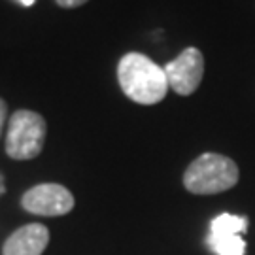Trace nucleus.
Listing matches in <instances>:
<instances>
[{
	"label": "nucleus",
	"instance_id": "obj_1",
	"mask_svg": "<svg viewBox=\"0 0 255 255\" xmlns=\"http://www.w3.org/2000/svg\"><path fill=\"white\" fill-rule=\"evenodd\" d=\"M118 82L130 101L144 106L161 102L168 93V80L163 66L136 51L121 57L118 64Z\"/></svg>",
	"mask_w": 255,
	"mask_h": 255
},
{
	"label": "nucleus",
	"instance_id": "obj_2",
	"mask_svg": "<svg viewBox=\"0 0 255 255\" xmlns=\"http://www.w3.org/2000/svg\"><path fill=\"white\" fill-rule=\"evenodd\" d=\"M237 163L221 153H202L183 172V187L193 195H218L238 183Z\"/></svg>",
	"mask_w": 255,
	"mask_h": 255
},
{
	"label": "nucleus",
	"instance_id": "obj_3",
	"mask_svg": "<svg viewBox=\"0 0 255 255\" xmlns=\"http://www.w3.org/2000/svg\"><path fill=\"white\" fill-rule=\"evenodd\" d=\"M46 119L32 110H17L8 121L6 153L13 161H28L42 153L46 142Z\"/></svg>",
	"mask_w": 255,
	"mask_h": 255
},
{
	"label": "nucleus",
	"instance_id": "obj_4",
	"mask_svg": "<svg viewBox=\"0 0 255 255\" xmlns=\"http://www.w3.org/2000/svg\"><path fill=\"white\" fill-rule=\"evenodd\" d=\"M74 195L61 183H38L21 197V206L28 214L59 218L74 210Z\"/></svg>",
	"mask_w": 255,
	"mask_h": 255
},
{
	"label": "nucleus",
	"instance_id": "obj_5",
	"mask_svg": "<svg viewBox=\"0 0 255 255\" xmlns=\"http://www.w3.org/2000/svg\"><path fill=\"white\" fill-rule=\"evenodd\" d=\"M246 231V216L219 214L210 223L208 248L216 255H246V240L242 238Z\"/></svg>",
	"mask_w": 255,
	"mask_h": 255
},
{
	"label": "nucleus",
	"instance_id": "obj_6",
	"mask_svg": "<svg viewBox=\"0 0 255 255\" xmlns=\"http://www.w3.org/2000/svg\"><path fill=\"white\" fill-rule=\"evenodd\" d=\"M168 87L174 93L189 97L199 89L204 76V57L197 47H185L174 61L164 66Z\"/></svg>",
	"mask_w": 255,
	"mask_h": 255
},
{
	"label": "nucleus",
	"instance_id": "obj_7",
	"mask_svg": "<svg viewBox=\"0 0 255 255\" xmlns=\"http://www.w3.org/2000/svg\"><path fill=\"white\" fill-rule=\"evenodd\" d=\"M49 244V231L42 223H28L11 233L4 246L2 255H42Z\"/></svg>",
	"mask_w": 255,
	"mask_h": 255
},
{
	"label": "nucleus",
	"instance_id": "obj_8",
	"mask_svg": "<svg viewBox=\"0 0 255 255\" xmlns=\"http://www.w3.org/2000/svg\"><path fill=\"white\" fill-rule=\"evenodd\" d=\"M61 8H78V6H83L85 2H89V0H55Z\"/></svg>",
	"mask_w": 255,
	"mask_h": 255
},
{
	"label": "nucleus",
	"instance_id": "obj_9",
	"mask_svg": "<svg viewBox=\"0 0 255 255\" xmlns=\"http://www.w3.org/2000/svg\"><path fill=\"white\" fill-rule=\"evenodd\" d=\"M6 118H8V104L4 99H0V134H2V128H4V123H6Z\"/></svg>",
	"mask_w": 255,
	"mask_h": 255
},
{
	"label": "nucleus",
	"instance_id": "obj_10",
	"mask_svg": "<svg viewBox=\"0 0 255 255\" xmlns=\"http://www.w3.org/2000/svg\"><path fill=\"white\" fill-rule=\"evenodd\" d=\"M19 2H21L23 6H32V4H34V0H19Z\"/></svg>",
	"mask_w": 255,
	"mask_h": 255
}]
</instances>
